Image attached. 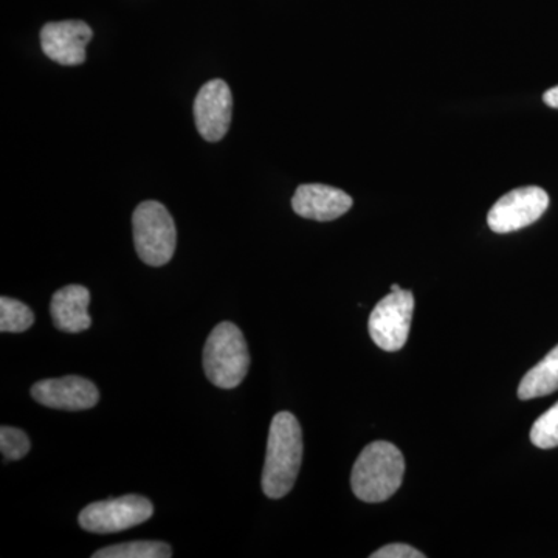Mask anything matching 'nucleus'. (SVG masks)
I'll list each match as a JSON object with an SVG mask.
<instances>
[{
    "label": "nucleus",
    "mask_w": 558,
    "mask_h": 558,
    "mask_svg": "<svg viewBox=\"0 0 558 558\" xmlns=\"http://www.w3.org/2000/svg\"><path fill=\"white\" fill-rule=\"evenodd\" d=\"M303 461V433L299 418L288 411L274 417L267 440L266 464L263 470V490L267 497L279 499L292 490Z\"/></svg>",
    "instance_id": "nucleus-1"
},
{
    "label": "nucleus",
    "mask_w": 558,
    "mask_h": 558,
    "mask_svg": "<svg viewBox=\"0 0 558 558\" xmlns=\"http://www.w3.org/2000/svg\"><path fill=\"white\" fill-rule=\"evenodd\" d=\"M405 459L395 444L376 440L363 449L354 469L351 486L355 497L365 502H384L402 486Z\"/></svg>",
    "instance_id": "nucleus-2"
},
{
    "label": "nucleus",
    "mask_w": 558,
    "mask_h": 558,
    "mask_svg": "<svg viewBox=\"0 0 558 558\" xmlns=\"http://www.w3.org/2000/svg\"><path fill=\"white\" fill-rule=\"evenodd\" d=\"M250 354L244 333L230 322L209 333L204 348V371L213 385L222 389L240 387L247 376Z\"/></svg>",
    "instance_id": "nucleus-3"
},
{
    "label": "nucleus",
    "mask_w": 558,
    "mask_h": 558,
    "mask_svg": "<svg viewBox=\"0 0 558 558\" xmlns=\"http://www.w3.org/2000/svg\"><path fill=\"white\" fill-rule=\"evenodd\" d=\"M132 227L135 250L143 263L150 267L170 263L178 244V230L170 211L160 202H142L135 208Z\"/></svg>",
    "instance_id": "nucleus-4"
},
{
    "label": "nucleus",
    "mask_w": 558,
    "mask_h": 558,
    "mask_svg": "<svg viewBox=\"0 0 558 558\" xmlns=\"http://www.w3.org/2000/svg\"><path fill=\"white\" fill-rule=\"evenodd\" d=\"M153 513L154 506L148 498L124 495L120 498L92 502L80 513L78 521L84 531L113 534L145 523Z\"/></svg>",
    "instance_id": "nucleus-5"
},
{
    "label": "nucleus",
    "mask_w": 558,
    "mask_h": 558,
    "mask_svg": "<svg viewBox=\"0 0 558 558\" xmlns=\"http://www.w3.org/2000/svg\"><path fill=\"white\" fill-rule=\"evenodd\" d=\"M413 312L414 296L410 290L400 289L389 293L371 312V339L384 351H400L409 340Z\"/></svg>",
    "instance_id": "nucleus-6"
},
{
    "label": "nucleus",
    "mask_w": 558,
    "mask_h": 558,
    "mask_svg": "<svg viewBox=\"0 0 558 558\" xmlns=\"http://www.w3.org/2000/svg\"><path fill=\"white\" fill-rule=\"evenodd\" d=\"M549 207V196L539 186H524L502 196L487 215L495 233H512L537 222Z\"/></svg>",
    "instance_id": "nucleus-7"
},
{
    "label": "nucleus",
    "mask_w": 558,
    "mask_h": 558,
    "mask_svg": "<svg viewBox=\"0 0 558 558\" xmlns=\"http://www.w3.org/2000/svg\"><path fill=\"white\" fill-rule=\"evenodd\" d=\"M233 97L229 84L211 80L201 87L194 101V120L197 131L207 142H219L226 137L231 123Z\"/></svg>",
    "instance_id": "nucleus-8"
},
{
    "label": "nucleus",
    "mask_w": 558,
    "mask_h": 558,
    "mask_svg": "<svg viewBox=\"0 0 558 558\" xmlns=\"http://www.w3.org/2000/svg\"><path fill=\"white\" fill-rule=\"evenodd\" d=\"M94 32L83 21L49 22L40 31V47L46 57L61 65H81Z\"/></svg>",
    "instance_id": "nucleus-9"
},
{
    "label": "nucleus",
    "mask_w": 558,
    "mask_h": 558,
    "mask_svg": "<svg viewBox=\"0 0 558 558\" xmlns=\"http://www.w3.org/2000/svg\"><path fill=\"white\" fill-rule=\"evenodd\" d=\"M32 396L40 405L64 411L94 409L100 399L97 387L78 376L40 380L33 385Z\"/></svg>",
    "instance_id": "nucleus-10"
},
{
    "label": "nucleus",
    "mask_w": 558,
    "mask_h": 558,
    "mask_svg": "<svg viewBox=\"0 0 558 558\" xmlns=\"http://www.w3.org/2000/svg\"><path fill=\"white\" fill-rule=\"evenodd\" d=\"M352 204L354 201L344 191L322 183L299 186L292 199V208L296 215L318 222L341 218L351 209Z\"/></svg>",
    "instance_id": "nucleus-11"
},
{
    "label": "nucleus",
    "mask_w": 558,
    "mask_h": 558,
    "mask_svg": "<svg viewBox=\"0 0 558 558\" xmlns=\"http://www.w3.org/2000/svg\"><path fill=\"white\" fill-rule=\"evenodd\" d=\"M90 292L84 286H65L51 299L50 314L53 325L62 332L78 333L89 329Z\"/></svg>",
    "instance_id": "nucleus-12"
},
{
    "label": "nucleus",
    "mask_w": 558,
    "mask_h": 558,
    "mask_svg": "<svg viewBox=\"0 0 558 558\" xmlns=\"http://www.w3.org/2000/svg\"><path fill=\"white\" fill-rule=\"evenodd\" d=\"M558 389V347L546 355L538 365L529 371L519 387V398L531 400L553 395Z\"/></svg>",
    "instance_id": "nucleus-13"
},
{
    "label": "nucleus",
    "mask_w": 558,
    "mask_h": 558,
    "mask_svg": "<svg viewBox=\"0 0 558 558\" xmlns=\"http://www.w3.org/2000/svg\"><path fill=\"white\" fill-rule=\"evenodd\" d=\"M170 545L165 542H131L108 546L94 554L95 558H170Z\"/></svg>",
    "instance_id": "nucleus-14"
},
{
    "label": "nucleus",
    "mask_w": 558,
    "mask_h": 558,
    "mask_svg": "<svg viewBox=\"0 0 558 558\" xmlns=\"http://www.w3.org/2000/svg\"><path fill=\"white\" fill-rule=\"evenodd\" d=\"M35 323L31 307L21 301L2 296L0 299V330L2 332H25Z\"/></svg>",
    "instance_id": "nucleus-15"
},
{
    "label": "nucleus",
    "mask_w": 558,
    "mask_h": 558,
    "mask_svg": "<svg viewBox=\"0 0 558 558\" xmlns=\"http://www.w3.org/2000/svg\"><path fill=\"white\" fill-rule=\"evenodd\" d=\"M531 440L535 447L543 450L558 447V402L532 425Z\"/></svg>",
    "instance_id": "nucleus-16"
},
{
    "label": "nucleus",
    "mask_w": 558,
    "mask_h": 558,
    "mask_svg": "<svg viewBox=\"0 0 558 558\" xmlns=\"http://www.w3.org/2000/svg\"><path fill=\"white\" fill-rule=\"evenodd\" d=\"M32 442L20 428H0V450L5 461H20L31 451Z\"/></svg>",
    "instance_id": "nucleus-17"
},
{
    "label": "nucleus",
    "mask_w": 558,
    "mask_h": 558,
    "mask_svg": "<svg viewBox=\"0 0 558 558\" xmlns=\"http://www.w3.org/2000/svg\"><path fill=\"white\" fill-rule=\"evenodd\" d=\"M421 550L411 548L403 543H392V545L384 546V548L371 554V558H424Z\"/></svg>",
    "instance_id": "nucleus-18"
},
{
    "label": "nucleus",
    "mask_w": 558,
    "mask_h": 558,
    "mask_svg": "<svg viewBox=\"0 0 558 558\" xmlns=\"http://www.w3.org/2000/svg\"><path fill=\"white\" fill-rule=\"evenodd\" d=\"M543 100H545L549 108L558 109V86L546 92V94L543 95Z\"/></svg>",
    "instance_id": "nucleus-19"
},
{
    "label": "nucleus",
    "mask_w": 558,
    "mask_h": 558,
    "mask_svg": "<svg viewBox=\"0 0 558 558\" xmlns=\"http://www.w3.org/2000/svg\"><path fill=\"white\" fill-rule=\"evenodd\" d=\"M396 290H400L399 284L391 286V292H396Z\"/></svg>",
    "instance_id": "nucleus-20"
}]
</instances>
